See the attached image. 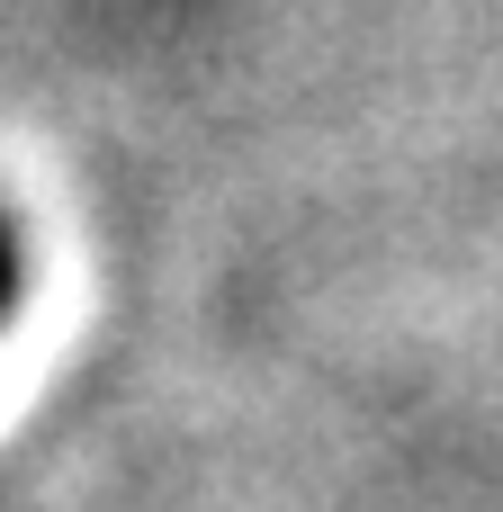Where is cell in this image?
I'll return each instance as SVG.
<instances>
[{"label": "cell", "instance_id": "cell-1", "mask_svg": "<svg viewBox=\"0 0 503 512\" xmlns=\"http://www.w3.org/2000/svg\"><path fill=\"white\" fill-rule=\"evenodd\" d=\"M9 306H18V234L0 225V315H9Z\"/></svg>", "mask_w": 503, "mask_h": 512}]
</instances>
